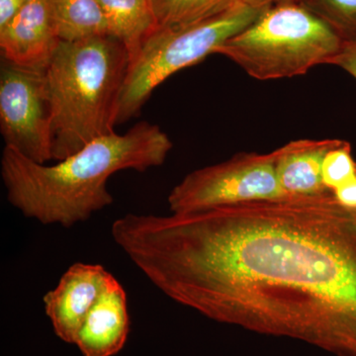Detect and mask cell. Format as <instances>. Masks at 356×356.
<instances>
[{
    "label": "cell",
    "mask_w": 356,
    "mask_h": 356,
    "mask_svg": "<svg viewBox=\"0 0 356 356\" xmlns=\"http://www.w3.org/2000/svg\"><path fill=\"white\" fill-rule=\"evenodd\" d=\"M111 234L177 303L222 324L356 356V211L334 192L127 214Z\"/></svg>",
    "instance_id": "6da1fadb"
},
{
    "label": "cell",
    "mask_w": 356,
    "mask_h": 356,
    "mask_svg": "<svg viewBox=\"0 0 356 356\" xmlns=\"http://www.w3.org/2000/svg\"><path fill=\"white\" fill-rule=\"evenodd\" d=\"M172 149L170 137L146 121L123 135L114 132L96 138L54 165L36 163L4 147L2 181L9 202L25 217L70 228L113 203L107 188L112 175L163 165Z\"/></svg>",
    "instance_id": "7a4b0ae2"
},
{
    "label": "cell",
    "mask_w": 356,
    "mask_h": 356,
    "mask_svg": "<svg viewBox=\"0 0 356 356\" xmlns=\"http://www.w3.org/2000/svg\"><path fill=\"white\" fill-rule=\"evenodd\" d=\"M130 57L113 37L60 41L46 70L53 112V156L62 161L114 133Z\"/></svg>",
    "instance_id": "3957f363"
},
{
    "label": "cell",
    "mask_w": 356,
    "mask_h": 356,
    "mask_svg": "<svg viewBox=\"0 0 356 356\" xmlns=\"http://www.w3.org/2000/svg\"><path fill=\"white\" fill-rule=\"evenodd\" d=\"M344 40L299 2L266 9L252 24L215 51L259 81L305 74L330 64Z\"/></svg>",
    "instance_id": "277c9868"
},
{
    "label": "cell",
    "mask_w": 356,
    "mask_h": 356,
    "mask_svg": "<svg viewBox=\"0 0 356 356\" xmlns=\"http://www.w3.org/2000/svg\"><path fill=\"white\" fill-rule=\"evenodd\" d=\"M264 10L235 0L221 13L205 19L178 27L159 28L129 67L117 125L138 116L159 84L175 72L214 55L219 47L252 24Z\"/></svg>",
    "instance_id": "5b68a950"
},
{
    "label": "cell",
    "mask_w": 356,
    "mask_h": 356,
    "mask_svg": "<svg viewBox=\"0 0 356 356\" xmlns=\"http://www.w3.org/2000/svg\"><path fill=\"white\" fill-rule=\"evenodd\" d=\"M285 196L275 172V154L240 153L187 175L168 202L173 214Z\"/></svg>",
    "instance_id": "8992f818"
},
{
    "label": "cell",
    "mask_w": 356,
    "mask_h": 356,
    "mask_svg": "<svg viewBox=\"0 0 356 356\" xmlns=\"http://www.w3.org/2000/svg\"><path fill=\"white\" fill-rule=\"evenodd\" d=\"M0 132L6 146L38 163L53 156V112L46 70L1 58Z\"/></svg>",
    "instance_id": "52a82bcc"
},
{
    "label": "cell",
    "mask_w": 356,
    "mask_h": 356,
    "mask_svg": "<svg viewBox=\"0 0 356 356\" xmlns=\"http://www.w3.org/2000/svg\"><path fill=\"white\" fill-rule=\"evenodd\" d=\"M112 274L99 264L76 262L63 274L57 287L43 298L44 312L58 339L74 344L88 312L95 305Z\"/></svg>",
    "instance_id": "ba28073f"
},
{
    "label": "cell",
    "mask_w": 356,
    "mask_h": 356,
    "mask_svg": "<svg viewBox=\"0 0 356 356\" xmlns=\"http://www.w3.org/2000/svg\"><path fill=\"white\" fill-rule=\"evenodd\" d=\"M58 43L49 0H28L0 27L2 60L20 67L47 70Z\"/></svg>",
    "instance_id": "9c48e42d"
},
{
    "label": "cell",
    "mask_w": 356,
    "mask_h": 356,
    "mask_svg": "<svg viewBox=\"0 0 356 356\" xmlns=\"http://www.w3.org/2000/svg\"><path fill=\"white\" fill-rule=\"evenodd\" d=\"M129 332L127 295L112 276L88 312L74 344L83 356H114L123 350Z\"/></svg>",
    "instance_id": "30bf717a"
},
{
    "label": "cell",
    "mask_w": 356,
    "mask_h": 356,
    "mask_svg": "<svg viewBox=\"0 0 356 356\" xmlns=\"http://www.w3.org/2000/svg\"><path fill=\"white\" fill-rule=\"evenodd\" d=\"M341 140H298L275 149V172L285 195H317L331 191L323 180L327 154Z\"/></svg>",
    "instance_id": "8fae6325"
},
{
    "label": "cell",
    "mask_w": 356,
    "mask_h": 356,
    "mask_svg": "<svg viewBox=\"0 0 356 356\" xmlns=\"http://www.w3.org/2000/svg\"><path fill=\"white\" fill-rule=\"evenodd\" d=\"M108 36L124 44L130 64L159 29L153 0H99Z\"/></svg>",
    "instance_id": "7c38bea8"
},
{
    "label": "cell",
    "mask_w": 356,
    "mask_h": 356,
    "mask_svg": "<svg viewBox=\"0 0 356 356\" xmlns=\"http://www.w3.org/2000/svg\"><path fill=\"white\" fill-rule=\"evenodd\" d=\"M60 41L105 36L106 21L99 0H49Z\"/></svg>",
    "instance_id": "4fadbf2b"
},
{
    "label": "cell",
    "mask_w": 356,
    "mask_h": 356,
    "mask_svg": "<svg viewBox=\"0 0 356 356\" xmlns=\"http://www.w3.org/2000/svg\"><path fill=\"white\" fill-rule=\"evenodd\" d=\"M235 0H153L159 28L178 27L205 19Z\"/></svg>",
    "instance_id": "5bb4252c"
},
{
    "label": "cell",
    "mask_w": 356,
    "mask_h": 356,
    "mask_svg": "<svg viewBox=\"0 0 356 356\" xmlns=\"http://www.w3.org/2000/svg\"><path fill=\"white\" fill-rule=\"evenodd\" d=\"M344 40L356 39V0H300Z\"/></svg>",
    "instance_id": "9a60e30c"
},
{
    "label": "cell",
    "mask_w": 356,
    "mask_h": 356,
    "mask_svg": "<svg viewBox=\"0 0 356 356\" xmlns=\"http://www.w3.org/2000/svg\"><path fill=\"white\" fill-rule=\"evenodd\" d=\"M356 177V161L350 143L341 140L327 154L323 163V180L325 187L334 192Z\"/></svg>",
    "instance_id": "2e32d148"
},
{
    "label": "cell",
    "mask_w": 356,
    "mask_h": 356,
    "mask_svg": "<svg viewBox=\"0 0 356 356\" xmlns=\"http://www.w3.org/2000/svg\"><path fill=\"white\" fill-rule=\"evenodd\" d=\"M329 65L341 67L356 81V39L346 40L341 51L332 58Z\"/></svg>",
    "instance_id": "e0dca14e"
},
{
    "label": "cell",
    "mask_w": 356,
    "mask_h": 356,
    "mask_svg": "<svg viewBox=\"0 0 356 356\" xmlns=\"http://www.w3.org/2000/svg\"><path fill=\"white\" fill-rule=\"evenodd\" d=\"M334 195L344 207L356 211V177L337 188Z\"/></svg>",
    "instance_id": "ac0fdd59"
},
{
    "label": "cell",
    "mask_w": 356,
    "mask_h": 356,
    "mask_svg": "<svg viewBox=\"0 0 356 356\" xmlns=\"http://www.w3.org/2000/svg\"><path fill=\"white\" fill-rule=\"evenodd\" d=\"M28 0H0V27L6 24Z\"/></svg>",
    "instance_id": "d6986e66"
},
{
    "label": "cell",
    "mask_w": 356,
    "mask_h": 356,
    "mask_svg": "<svg viewBox=\"0 0 356 356\" xmlns=\"http://www.w3.org/2000/svg\"><path fill=\"white\" fill-rule=\"evenodd\" d=\"M245 6L257 9H266L269 7L278 6V4L290 3V2H300V0H238Z\"/></svg>",
    "instance_id": "ffe728a7"
}]
</instances>
